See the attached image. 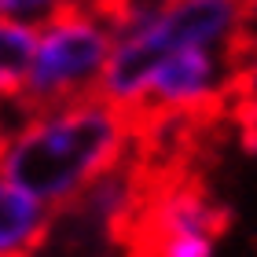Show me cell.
Segmentation results:
<instances>
[{
  "mask_svg": "<svg viewBox=\"0 0 257 257\" xmlns=\"http://www.w3.org/2000/svg\"><path fill=\"white\" fill-rule=\"evenodd\" d=\"M144 128L140 118L103 96L15 107L0 144V177L66 213L103 173L133 162Z\"/></svg>",
  "mask_w": 257,
  "mask_h": 257,
  "instance_id": "1",
  "label": "cell"
},
{
  "mask_svg": "<svg viewBox=\"0 0 257 257\" xmlns=\"http://www.w3.org/2000/svg\"><path fill=\"white\" fill-rule=\"evenodd\" d=\"M110 15L114 48L96 96L140 118L158 55L177 48L239 52L253 33L257 0H110Z\"/></svg>",
  "mask_w": 257,
  "mask_h": 257,
  "instance_id": "2",
  "label": "cell"
},
{
  "mask_svg": "<svg viewBox=\"0 0 257 257\" xmlns=\"http://www.w3.org/2000/svg\"><path fill=\"white\" fill-rule=\"evenodd\" d=\"M114 48L110 0H81L37 22L33 63L19 107H48L96 96Z\"/></svg>",
  "mask_w": 257,
  "mask_h": 257,
  "instance_id": "3",
  "label": "cell"
},
{
  "mask_svg": "<svg viewBox=\"0 0 257 257\" xmlns=\"http://www.w3.org/2000/svg\"><path fill=\"white\" fill-rule=\"evenodd\" d=\"M235 96V52L177 48L158 55L144 85L140 121L202 118Z\"/></svg>",
  "mask_w": 257,
  "mask_h": 257,
  "instance_id": "4",
  "label": "cell"
},
{
  "mask_svg": "<svg viewBox=\"0 0 257 257\" xmlns=\"http://www.w3.org/2000/svg\"><path fill=\"white\" fill-rule=\"evenodd\" d=\"M144 228L151 257H217L224 235L220 206L198 188H169L144 202Z\"/></svg>",
  "mask_w": 257,
  "mask_h": 257,
  "instance_id": "5",
  "label": "cell"
},
{
  "mask_svg": "<svg viewBox=\"0 0 257 257\" xmlns=\"http://www.w3.org/2000/svg\"><path fill=\"white\" fill-rule=\"evenodd\" d=\"M144 202H147V191L140 184V173L133 162H125V166L103 173L66 213H85L92 220V228H103V231L118 228L121 231L125 224H133L144 213Z\"/></svg>",
  "mask_w": 257,
  "mask_h": 257,
  "instance_id": "6",
  "label": "cell"
},
{
  "mask_svg": "<svg viewBox=\"0 0 257 257\" xmlns=\"http://www.w3.org/2000/svg\"><path fill=\"white\" fill-rule=\"evenodd\" d=\"M55 213L41 198L0 177V257H33L52 235Z\"/></svg>",
  "mask_w": 257,
  "mask_h": 257,
  "instance_id": "7",
  "label": "cell"
},
{
  "mask_svg": "<svg viewBox=\"0 0 257 257\" xmlns=\"http://www.w3.org/2000/svg\"><path fill=\"white\" fill-rule=\"evenodd\" d=\"M33 41H37L33 22L0 15V99L11 103V107H19L22 88H26L30 63H33Z\"/></svg>",
  "mask_w": 257,
  "mask_h": 257,
  "instance_id": "8",
  "label": "cell"
},
{
  "mask_svg": "<svg viewBox=\"0 0 257 257\" xmlns=\"http://www.w3.org/2000/svg\"><path fill=\"white\" fill-rule=\"evenodd\" d=\"M235 96H242L257 110V30L235 52Z\"/></svg>",
  "mask_w": 257,
  "mask_h": 257,
  "instance_id": "9",
  "label": "cell"
},
{
  "mask_svg": "<svg viewBox=\"0 0 257 257\" xmlns=\"http://www.w3.org/2000/svg\"><path fill=\"white\" fill-rule=\"evenodd\" d=\"M70 4H81V0H0V15L4 19H19V22H44L52 19L55 11H63Z\"/></svg>",
  "mask_w": 257,
  "mask_h": 257,
  "instance_id": "10",
  "label": "cell"
},
{
  "mask_svg": "<svg viewBox=\"0 0 257 257\" xmlns=\"http://www.w3.org/2000/svg\"><path fill=\"white\" fill-rule=\"evenodd\" d=\"M11 118H15V107L0 99V144H4V136H8V128H11Z\"/></svg>",
  "mask_w": 257,
  "mask_h": 257,
  "instance_id": "11",
  "label": "cell"
}]
</instances>
